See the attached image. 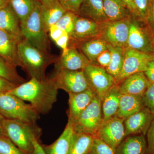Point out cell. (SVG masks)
Listing matches in <instances>:
<instances>
[{
	"mask_svg": "<svg viewBox=\"0 0 154 154\" xmlns=\"http://www.w3.org/2000/svg\"><path fill=\"white\" fill-rule=\"evenodd\" d=\"M58 90L50 78L39 81L31 78L8 93L30 105L39 114H47L57 101Z\"/></svg>",
	"mask_w": 154,
	"mask_h": 154,
	"instance_id": "cell-1",
	"label": "cell"
},
{
	"mask_svg": "<svg viewBox=\"0 0 154 154\" xmlns=\"http://www.w3.org/2000/svg\"><path fill=\"white\" fill-rule=\"evenodd\" d=\"M18 50L22 68L30 78L39 81H43L47 78L45 72L48 67L55 64L59 57L39 50L23 38L18 42Z\"/></svg>",
	"mask_w": 154,
	"mask_h": 154,
	"instance_id": "cell-2",
	"label": "cell"
},
{
	"mask_svg": "<svg viewBox=\"0 0 154 154\" xmlns=\"http://www.w3.org/2000/svg\"><path fill=\"white\" fill-rule=\"evenodd\" d=\"M36 123H27L4 117L2 125L6 137L26 154H33V140L41 136V128Z\"/></svg>",
	"mask_w": 154,
	"mask_h": 154,
	"instance_id": "cell-3",
	"label": "cell"
},
{
	"mask_svg": "<svg viewBox=\"0 0 154 154\" xmlns=\"http://www.w3.org/2000/svg\"><path fill=\"white\" fill-rule=\"evenodd\" d=\"M40 7V3L37 2L28 19L20 24L22 37L33 47L43 52L51 53L48 32L42 22Z\"/></svg>",
	"mask_w": 154,
	"mask_h": 154,
	"instance_id": "cell-4",
	"label": "cell"
},
{
	"mask_svg": "<svg viewBox=\"0 0 154 154\" xmlns=\"http://www.w3.org/2000/svg\"><path fill=\"white\" fill-rule=\"evenodd\" d=\"M0 114L5 118L27 123H36L40 119V114L30 104L8 93L0 94Z\"/></svg>",
	"mask_w": 154,
	"mask_h": 154,
	"instance_id": "cell-5",
	"label": "cell"
},
{
	"mask_svg": "<svg viewBox=\"0 0 154 154\" xmlns=\"http://www.w3.org/2000/svg\"><path fill=\"white\" fill-rule=\"evenodd\" d=\"M143 21L131 17L127 48L154 54V33Z\"/></svg>",
	"mask_w": 154,
	"mask_h": 154,
	"instance_id": "cell-6",
	"label": "cell"
},
{
	"mask_svg": "<svg viewBox=\"0 0 154 154\" xmlns=\"http://www.w3.org/2000/svg\"><path fill=\"white\" fill-rule=\"evenodd\" d=\"M102 121V101L96 95L85 110L72 124L76 133H82L95 137Z\"/></svg>",
	"mask_w": 154,
	"mask_h": 154,
	"instance_id": "cell-7",
	"label": "cell"
},
{
	"mask_svg": "<svg viewBox=\"0 0 154 154\" xmlns=\"http://www.w3.org/2000/svg\"><path fill=\"white\" fill-rule=\"evenodd\" d=\"M50 79L58 90L76 94L91 89L83 70L55 69Z\"/></svg>",
	"mask_w": 154,
	"mask_h": 154,
	"instance_id": "cell-8",
	"label": "cell"
},
{
	"mask_svg": "<svg viewBox=\"0 0 154 154\" xmlns=\"http://www.w3.org/2000/svg\"><path fill=\"white\" fill-rule=\"evenodd\" d=\"M131 18L102 23L100 37L113 47L126 48Z\"/></svg>",
	"mask_w": 154,
	"mask_h": 154,
	"instance_id": "cell-9",
	"label": "cell"
},
{
	"mask_svg": "<svg viewBox=\"0 0 154 154\" xmlns=\"http://www.w3.org/2000/svg\"><path fill=\"white\" fill-rule=\"evenodd\" d=\"M154 59V54L141 52L126 48L124 49L123 62L116 83L119 84L128 77L146 69L150 61Z\"/></svg>",
	"mask_w": 154,
	"mask_h": 154,
	"instance_id": "cell-10",
	"label": "cell"
},
{
	"mask_svg": "<svg viewBox=\"0 0 154 154\" xmlns=\"http://www.w3.org/2000/svg\"><path fill=\"white\" fill-rule=\"evenodd\" d=\"M83 71L90 88L101 101L110 88L117 84L105 69L99 66L90 63Z\"/></svg>",
	"mask_w": 154,
	"mask_h": 154,
	"instance_id": "cell-11",
	"label": "cell"
},
{
	"mask_svg": "<svg viewBox=\"0 0 154 154\" xmlns=\"http://www.w3.org/2000/svg\"><path fill=\"white\" fill-rule=\"evenodd\" d=\"M124 120L116 116L102 121L95 137L103 141L115 151L125 137Z\"/></svg>",
	"mask_w": 154,
	"mask_h": 154,
	"instance_id": "cell-12",
	"label": "cell"
},
{
	"mask_svg": "<svg viewBox=\"0 0 154 154\" xmlns=\"http://www.w3.org/2000/svg\"><path fill=\"white\" fill-rule=\"evenodd\" d=\"M102 23H97L76 15L74 28L69 36L68 47L76 48L78 45L83 42L100 37Z\"/></svg>",
	"mask_w": 154,
	"mask_h": 154,
	"instance_id": "cell-13",
	"label": "cell"
},
{
	"mask_svg": "<svg viewBox=\"0 0 154 154\" xmlns=\"http://www.w3.org/2000/svg\"><path fill=\"white\" fill-rule=\"evenodd\" d=\"M154 115L146 107L124 120L125 137L132 135L146 134Z\"/></svg>",
	"mask_w": 154,
	"mask_h": 154,
	"instance_id": "cell-14",
	"label": "cell"
},
{
	"mask_svg": "<svg viewBox=\"0 0 154 154\" xmlns=\"http://www.w3.org/2000/svg\"><path fill=\"white\" fill-rule=\"evenodd\" d=\"M68 122L73 123L92 102L96 94L91 89L76 94H69Z\"/></svg>",
	"mask_w": 154,
	"mask_h": 154,
	"instance_id": "cell-15",
	"label": "cell"
},
{
	"mask_svg": "<svg viewBox=\"0 0 154 154\" xmlns=\"http://www.w3.org/2000/svg\"><path fill=\"white\" fill-rule=\"evenodd\" d=\"M90 63V62L76 48L68 47L66 52L62 53L54 65L55 69L81 71Z\"/></svg>",
	"mask_w": 154,
	"mask_h": 154,
	"instance_id": "cell-16",
	"label": "cell"
},
{
	"mask_svg": "<svg viewBox=\"0 0 154 154\" xmlns=\"http://www.w3.org/2000/svg\"><path fill=\"white\" fill-rule=\"evenodd\" d=\"M149 83L143 72L136 73L119 84V91L122 94L143 97Z\"/></svg>",
	"mask_w": 154,
	"mask_h": 154,
	"instance_id": "cell-17",
	"label": "cell"
},
{
	"mask_svg": "<svg viewBox=\"0 0 154 154\" xmlns=\"http://www.w3.org/2000/svg\"><path fill=\"white\" fill-rule=\"evenodd\" d=\"M19 40L0 30V57L16 66L22 67L18 54Z\"/></svg>",
	"mask_w": 154,
	"mask_h": 154,
	"instance_id": "cell-18",
	"label": "cell"
},
{
	"mask_svg": "<svg viewBox=\"0 0 154 154\" xmlns=\"http://www.w3.org/2000/svg\"><path fill=\"white\" fill-rule=\"evenodd\" d=\"M0 30L19 41L23 38L20 20L9 4L0 11Z\"/></svg>",
	"mask_w": 154,
	"mask_h": 154,
	"instance_id": "cell-19",
	"label": "cell"
},
{
	"mask_svg": "<svg viewBox=\"0 0 154 154\" xmlns=\"http://www.w3.org/2000/svg\"><path fill=\"white\" fill-rule=\"evenodd\" d=\"M75 133L73 126L68 122L65 128L57 140L50 145L42 144L46 154H69Z\"/></svg>",
	"mask_w": 154,
	"mask_h": 154,
	"instance_id": "cell-20",
	"label": "cell"
},
{
	"mask_svg": "<svg viewBox=\"0 0 154 154\" xmlns=\"http://www.w3.org/2000/svg\"><path fill=\"white\" fill-rule=\"evenodd\" d=\"M77 15L97 23L109 21L104 11L102 0H83Z\"/></svg>",
	"mask_w": 154,
	"mask_h": 154,
	"instance_id": "cell-21",
	"label": "cell"
},
{
	"mask_svg": "<svg viewBox=\"0 0 154 154\" xmlns=\"http://www.w3.org/2000/svg\"><path fill=\"white\" fill-rule=\"evenodd\" d=\"M147 142L143 134L128 136L116 149L115 154H146Z\"/></svg>",
	"mask_w": 154,
	"mask_h": 154,
	"instance_id": "cell-22",
	"label": "cell"
},
{
	"mask_svg": "<svg viewBox=\"0 0 154 154\" xmlns=\"http://www.w3.org/2000/svg\"><path fill=\"white\" fill-rule=\"evenodd\" d=\"M77 48L90 63L98 65L97 57L107 49V44L101 37H97L83 42L78 45Z\"/></svg>",
	"mask_w": 154,
	"mask_h": 154,
	"instance_id": "cell-23",
	"label": "cell"
},
{
	"mask_svg": "<svg viewBox=\"0 0 154 154\" xmlns=\"http://www.w3.org/2000/svg\"><path fill=\"white\" fill-rule=\"evenodd\" d=\"M121 94L118 84L114 85L105 94L102 100L103 121L116 116Z\"/></svg>",
	"mask_w": 154,
	"mask_h": 154,
	"instance_id": "cell-24",
	"label": "cell"
},
{
	"mask_svg": "<svg viewBox=\"0 0 154 154\" xmlns=\"http://www.w3.org/2000/svg\"><path fill=\"white\" fill-rule=\"evenodd\" d=\"M144 107L142 96L121 94L116 116L125 119Z\"/></svg>",
	"mask_w": 154,
	"mask_h": 154,
	"instance_id": "cell-25",
	"label": "cell"
},
{
	"mask_svg": "<svg viewBox=\"0 0 154 154\" xmlns=\"http://www.w3.org/2000/svg\"><path fill=\"white\" fill-rule=\"evenodd\" d=\"M40 9L42 22L48 32L51 26L55 25L67 12L57 0L40 5Z\"/></svg>",
	"mask_w": 154,
	"mask_h": 154,
	"instance_id": "cell-26",
	"label": "cell"
},
{
	"mask_svg": "<svg viewBox=\"0 0 154 154\" xmlns=\"http://www.w3.org/2000/svg\"><path fill=\"white\" fill-rule=\"evenodd\" d=\"M102 1L104 11L108 21H118L131 17L121 0Z\"/></svg>",
	"mask_w": 154,
	"mask_h": 154,
	"instance_id": "cell-27",
	"label": "cell"
},
{
	"mask_svg": "<svg viewBox=\"0 0 154 154\" xmlns=\"http://www.w3.org/2000/svg\"><path fill=\"white\" fill-rule=\"evenodd\" d=\"M94 137L87 134L75 133L69 154H89Z\"/></svg>",
	"mask_w": 154,
	"mask_h": 154,
	"instance_id": "cell-28",
	"label": "cell"
},
{
	"mask_svg": "<svg viewBox=\"0 0 154 154\" xmlns=\"http://www.w3.org/2000/svg\"><path fill=\"white\" fill-rule=\"evenodd\" d=\"M107 49L111 53V60L105 69L115 79L116 82L123 65L124 49L121 48L113 47L108 44Z\"/></svg>",
	"mask_w": 154,
	"mask_h": 154,
	"instance_id": "cell-29",
	"label": "cell"
},
{
	"mask_svg": "<svg viewBox=\"0 0 154 154\" xmlns=\"http://www.w3.org/2000/svg\"><path fill=\"white\" fill-rule=\"evenodd\" d=\"M37 2L36 0H9V5L19 18L20 24L28 19Z\"/></svg>",
	"mask_w": 154,
	"mask_h": 154,
	"instance_id": "cell-30",
	"label": "cell"
},
{
	"mask_svg": "<svg viewBox=\"0 0 154 154\" xmlns=\"http://www.w3.org/2000/svg\"><path fill=\"white\" fill-rule=\"evenodd\" d=\"M0 76L17 85L23 84L26 81L18 73L16 67L0 57Z\"/></svg>",
	"mask_w": 154,
	"mask_h": 154,
	"instance_id": "cell-31",
	"label": "cell"
},
{
	"mask_svg": "<svg viewBox=\"0 0 154 154\" xmlns=\"http://www.w3.org/2000/svg\"><path fill=\"white\" fill-rule=\"evenodd\" d=\"M76 14L67 11L55 24L62 30L66 32L69 36L71 35L74 28L75 20Z\"/></svg>",
	"mask_w": 154,
	"mask_h": 154,
	"instance_id": "cell-32",
	"label": "cell"
},
{
	"mask_svg": "<svg viewBox=\"0 0 154 154\" xmlns=\"http://www.w3.org/2000/svg\"><path fill=\"white\" fill-rule=\"evenodd\" d=\"M134 1L138 17L140 20L146 24L150 8L151 0H134Z\"/></svg>",
	"mask_w": 154,
	"mask_h": 154,
	"instance_id": "cell-33",
	"label": "cell"
},
{
	"mask_svg": "<svg viewBox=\"0 0 154 154\" xmlns=\"http://www.w3.org/2000/svg\"><path fill=\"white\" fill-rule=\"evenodd\" d=\"M0 154H26L6 137H0Z\"/></svg>",
	"mask_w": 154,
	"mask_h": 154,
	"instance_id": "cell-34",
	"label": "cell"
},
{
	"mask_svg": "<svg viewBox=\"0 0 154 154\" xmlns=\"http://www.w3.org/2000/svg\"><path fill=\"white\" fill-rule=\"evenodd\" d=\"M89 154H115V152L110 146L98 138L95 137Z\"/></svg>",
	"mask_w": 154,
	"mask_h": 154,
	"instance_id": "cell-35",
	"label": "cell"
},
{
	"mask_svg": "<svg viewBox=\"0 0 154 154\" xmlns=\"http://www.w3.org/2000/svg\"><path fill=\"white\" fill-rule=\"evenodd\" d=\"M145 107L147 108L154 116V84L150 83L143 96Z\"/></svg>",
	"mask_w": 154,
	"mask_h": 154,
	"instance_id": "cell-36",
	"label": "cell"
},
{
	"mask_svg": "<svg viewBox=\"0 0 154 154\" xmlns=\"http://www.w3.org/2000/svg\"><path fill=\"white\" fill-rule=\"evenodd\" d=\"M62 7L67 11L78 14L83 0H57Z\"/></svg>",
	"mask_w": 154,
	"mask_h": 154,
	"instance_id": "cell-37",
	"label": "cell"
},
{
	"mask_svg": "<svg viewBox=\"0 0 154 154\" xmlns=\"http://www.w3.org/2000/svg\"><path fill=\"white\" fill-rule=\"evenodd\" d=\"M146 134L147 148L146 154H154V117Z\"/></svg>",
	"mask_w": 154,
	"mask_h": 154,
	"instance_id": "cell-38",
	"label": "cell"
},
{
	"mask_svg": "<svg viewBox=\"0 0 154 154\" xmlns=\"http://www.w3.org/2000/svg\"><path fill=\"white\" fill-rule=\"evenodd\" d=\"M111 60V53L108 49L102 52L97 58L98 66L106 69L109 65Z\"/></svg>",
	"mask_w": 154,
	"mask_h": 154,
	"instance_id": "cell-39",
	"label": "cell"
},
{
	"mask_svg": "<svg viewBox=\"0 0 154 154\" xmlns=\"http://www.w3.org/2000/svg\"><path fill=\"white\" fill-rule=\"evenodd\" d=\"M69 36L66 32L63 34L55 42V44L62 49V53L66 52L68 48Z\"/></svg>",
	"mask_w": 154,
	"mask_h": 154,
	"instance_id": "cell-40",
	"label": "cell"
},
{
	"mask_svg": "<svg viewBox=\"0 0 154 154\" xmlns=\"http://www.w3.org/2000/svg\"><path fill=\"white\" fill-rule=\"evenodd\" d=\"M17 85L0 76V94L8 93Z\"/></svg>",
	"mask_w": 154,
	"mask_h": 154,
	"instance_id": "cell-41",
	"label": "cell"
},
{
	"mask_svg": "<svg viewBox=\"0 0 154 154\" xmlns=\"http://www.w3.org/2000/svg\"><path fill=\"white\" fill-rule=\"evenodd\" d=\"M64 32L65 31L59 28L56 25H54L51 26L49 28L48 35L51 40L55 42Z\"/></svg>",
	"mask_w": 154,
	"mask_h": 154,
	"instance_id": "cell-42",
	"label": "cell"
},
{
	"mask_svg": "<svg viewBox=\"0 0 154 154\" xmlns=\"http://www.w3.org/2000/svg\"><path fill=\"white\" fill-rule=\"evenodd\" d=\"M143 72L149 82L154 84V59L149 62L146 69Z\"/></svg>",
	"mask_w": 154,
	"mask_h": 154,
	"instance_id": "cell-43",
	"label": "cell"
},
{
	"mask_svg": "<svg viewBox=\"0 0 154 154\" xmlns=\"http://www.w3.org/2000/svg\"><path fill=\"white\" fill-rule=\"evenodd\" d=\"M121 1L124 4L126 8L129 11L131 17L135 19L140 20L138 17L134 0H121Z\"/></svg>",
	"mask_w": 154,
	"mask_h": 154,
	"instance_id": "cell-44",
	"label": "cell"
},
{
	"mask_svg": "<svg viewBox=\"0 0 154 154\" xmlns=\"http://www.w3.org/2000/svg\"><path fill=\"white\" fill-rule=\"evenodd\" d=\"M146 24L154 33V0H151L150 8Z\"/></svg>",
	"mask_w": 154,
	"mask_h": 154,
	"instance_id": "cell-45",
	"label": "cell"
},
{
	"mask_svg": "<svg viewBox=\"0 0 154 154\" xmlns=\"http://www.w3.org/2000/svg\"><path fill=\"white\" fill-rule=\"evenodd\" d=\"M33 143L34 147L33 154H46L42 148V144L39 141V138L34 137L33 140Z\"/></svg>",
	"mask_w": 154,
	"mask_h": 154,
	"instance_id": "cell-46",
	"label": "cell"
},
{
	"mask_svg": "<svg viewBox=\"0 0 154 154\" xmlns=\"http://www.w3.org/2000/svg\"><path fill=\"white\" fill-rule=\"evenodd\" d=\"M4 118V116L0 114V137H6L2 125V121Z\"/></svg>",
	"mask_w": 154,
	"mask_h": 154,
	"instance_id": "cell-47",
	"label": "cell"
},
{
	"mask_svg": "<svg viewBox=\"0 0 154 154\" xmlns=\"http://www.w3.org/2000/svg\"><path fill=\"white\" fill-rule=\"evenodd\" d=\"M9 4V0H0V11Z\"/></svg>",
	"mask_w": 154,
	"mask_h": 154,
	"instance_id": "cell-48",
	"label": "cell"
},
{
	"mask_svg": "<svg viewBox=\"0 0 154 154\" xmlns=\"http://www.w3.org/2000/svg\"><path fill=\"white\" fill-rule=\"evenodd\" d=\"M37 2L40 3V5H45V4H48L55 0H36Z\"/></svg>",
	"mask_w": 154,
	"mask_h": 154,
	"instance_id": "cell-49",
	"label": "cell"
},
{
	"mask_svg": "<svg viewBox=\"0 0 154 154\" xmlns=\"http://www.w3.org/2000/svg\"><path fill=\"white\" fill-rule=\"evenodd\" d=\"M153 48H154V40H153Z\"/></svg>",
	"mask_w": 154,
	"mask_h": 154,
	"instance_id": "cell-50",
	"label": "cell"
}]
</instances>
